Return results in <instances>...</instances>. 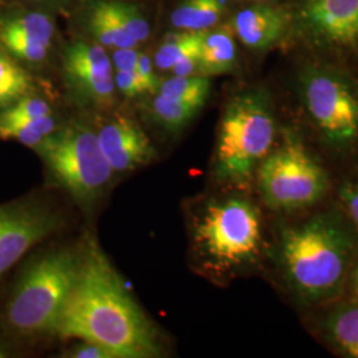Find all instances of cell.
I'll list each match as a JSON object with an SVG mask.
<instances>
[{"label":"cell","mask_w":358,"mask_h":358,"mask_svg":"<svg viewBox=\"0 0 358 358\" xmlns=\"http://www.w3.org/2000/svg\"><path fill=\"white\" fill-rule=\"evenodd\" d=\"M55 334L99 344L113 358H153L161 353L153 324L90 234L80 247L76 282Z\"/></svg>","instance_id":"cell-1"},{"label":"cell","mask_w":358,"mask_h":358,"mask_svg":"<svg viewBox=\"0 0 358 358\" xmlns=\"http://www.w3.org/2000/svg\"><path fill=\"white\" fill-rule=\"evenodd\" d=\"M356 252L355 231L337 211H328L282 227L278 263L289 291L301 303L315 306L344 291Z\"/></svg>","instance_id":"cell-2"},{"label":"cell","mask_w":358,"mask_h":358,"mask_svg":"<svg viewBox=\"0 0 358 358\" xmlns=\"http://www.w3.org/2000/svg\"><path fill=\"white\" fill-rule=\"evenodd\" d=\"M192 241L203 268L219 276L232 275L260 259L264 247L262 215L244 196L211 199L192 220Z\"/></svg>","instance_id":"cell-3"},{"label":"cell","mask_w":358,"mask_h":358,"mask_svg":"<svg viewBox=\"0 0 358 358\" xmlns=\"http://www.w3.org/2000/svg\"><path fill=\"white\" fill-rule=\"evenodd\" d=\"M276 131V118L266 90H245L231 97L217 131L214 155L217 182L236 189L247 187L275 146Z\"/></svg>","instance_id":"cell-4"},{"label":"cell","mask_w":358,"mask_h":358,"mask_svg":"<svg viewBox=\"0 0 358 358\" xmlns=\"http://www.w3.org/2000/svg\"><path fill=\"white\" fill-rule=\"evenodd\" d=\"M78 248H57L35 259L19 278L7 306V321L23 336L55 334L73 291Z\"/></svg>","instance_id":"cell-5"},{"label":"cell","mask_w":358,"mask_h":358,"mask_svg":"<svg viewBox=\"0 0 358 358\" xmlns=\"http://www.w3.org/2000/svg\"><path fill=\"white\" fill-rule=\"evenodd\" d=\"M36 150L52 177L84 208L100 199L115 173L101 150L97 131L81 122L56 129Z\"/></svg>","instance_id":"cell-6"},{"label":"cell","mask_w":358,"mask_h":358,"mask_svg":"<svg viewBox=\"0 0 358 358\" xmlns=\"http://www.w3.org/2000/svg\"><path fill=\"white\" fill-rule=\"evenodd\" d=\"M262 199L276 211H299L319 203L329 190L328 173L294 130L269 152L256 170Z\"/></svg>","instance_id":"cell-7"},{"label":"cell","mask_w":358,"mask_h":358,"mask_svg":"<svg viewBox=\"0 0 358 358\" xmlns=\"http://www.w3.org/2000/svg\"><path fill=\"white\" fill-rule=\"evenodd\" d=\"M299 93L313 127L338 153L358 143V85L329 66H308L299 77Z\"/></svg>","instance_id":"cell-8"},{"label":"cell","mask_w":358,"mask_h":358,"mask_svg":"<svg viewBox=\"0 0 358 358\" xmlns=\"http://www.w3.org/2000/svg\"><path fill=\"white\" fill-rule=\"evenodd\" d=\"M62 226L59 210L41 199L0 206V278Z\"/></svg>","instance_id":"cell-9"},{"label":"cell","mask_w":358,"mask_h":358,"mask_svg":"<svg viewBox=\"0 0 358 358\" xmlns=\"http://www.w3.org/2000/svg\"><path fill=\"white\" fill-rule=\"evenodd\" d=\"M63 71L68 88L81 101L97 106L115 100V69L112 59L100 44L75 41L65 48Z\"/></svg>","instance_id":"cell-10"},{"label":"cell","mask_w":358,"mask_h":358,"mask_svg":"<svg viewBox=\"0 0 358 358\" xmlns=\"http://www.w3.org/2000/svg\"><path fill=\"white\" fill-rule=\"evenodd\" d=\"M105 158L115 173H127L149 164L154 148L149 137L137 122L127 117H118L105 124L97 131Z\"/></svg>","instance_id":"cell-11"},{"label":"cell","mask_w":358,"mask_h":358,"mask_svg":"<svg viewBox=\"0 0 358 358\" xmlns=\"http://www.w3.org/2000/svg\"><path fill=\"white\" fill-rule=\"evenodd\" d=\"M53 35L55 24L43 13H23L0 20V44L15 57L29 63L47 57Z\"/></svg>","instance_id":"cell-12"},{"label":"cell","mask_w":358,"mask_h":358,"mask_svg":"<svg viewBox=\"0 0 358 358\" xmlns=\"http://www.w3.org/2000/svg\"><path fill=\"white\" fill-rule=\"evenodd\" d=\"M303 17L328 43L348 45L358 40V0H306Z\"/></svg>","instance_id":"cell-13"},{"label":"cell","mask_w":358,"mask_h":358,"mask_svg":"<svg viewBox=\"0 0 358 358\" xmlns=\"http://www.w3.org/2000/svg\"><path fill=\"white\" fill-rule=\"evenodd\" d=\"M289 23L284 10L271 3H252L235 13L230 26L250 50L266 51L282 40Z\"/></svg>","instance_id":"cell-14"},{"label":"cell","mask_w":358,"mask_h":358,"mask_svg":"<svg viewBox=\"0 0 358 358\" xmlns=\"http://www.w3.org/2000/svg\"><path fill=\"white\" fill-rule=\"evenodd\" d=\"M236 66L235 34L230 24L215 26L206 31L201 45L199 75L211 77L226 75Z\"/></svg>","instance_id":"cell-15"},{"label":"cell","mask_w":358,"mask_h":358,"mask_svg":"<svg viewBox=\"0 0 358 358\" xmlns=\"http://www.w3.org/2000/svg\"><path fill=\"white\" fill-rule=\"evenodd\" d=\"M90 34L103 48H137L138 43L118 17L113 0H94L88 15Z\"/></svg>","instance_id":"cell-16"},{"label":"cell","mask_w":358,"mask_h":358,"mask_svg":"<svg viewBox=\"0 0 358 358\" xmlns=\"http://www.w3.org/2000/svg\"><path fill=\"white\" fill-rule=\"evenodd\" d=\"M328 343L346 357L358 358V303L340 304L322 319Z\"/></svg>","instance_id":"cell-17"},{"label":"cell","mask_w":358,"mask_h":358,"mask_svg":"<svg viewBox=\"0 0 358 358\" xmlns=\"http://www.w3.org/2000/svg\"><path fill=\"white\" fill-rule=\"evenodd\" d=\"M224 11V0H182L171 13L170 24L178 31H208L217 26Z\"/></svg>","instance_id":"cell-18"},{"label":"cell","mask_w":358,"mask_h":358,"mask_svg":"<svg viewBox=\"0 0 358 358\" xmlns=\"http://www.w3.org/2000/svg\"><path fill=\"white\" fill-rule=\"evenodd\" d=\"M206 31H178L167 34L154 55V66L159 71H171L185 57L199 53Z\"/></svg>","instance_id":"cell-19"},{"label":"cell","mask_w":358,"mask_h":358,"mask_svg":"<svg viewBox=\"0 0 358 358\" xmlns=\"http://www.w3.org/2000/svg\"><path fill=\"white\" fill-rule=\"evenodd\" d=\"M202 108L203 105L199 103L174 100L161 94H157L150 103L154 120L170 131H178L185 128Z\"/></svg>","instance_id":"cell-20"},{"label":"cell","mask_w":358,"mask_h":358,"mask_svg":"<svg viewBox=\"0 0 358 358\" xmlns=\"http://www.w3.org/2000/svg\"><path fill=\"white\" fill-rule=\"evenodd\" d=\"M211 83L205 76H173L161 81L157 94L186 103L205 105L210 94Z\"/></svg>","instance_id":"cell-21"},{"label":"cell","mask_w":358,"mask_h":358,"mask_svg":"<svg viewBox=\"0 0 358 358\" xmlns=\"http://www.w3.org/2000/svg\"><path fill=\"white\" fill-rule=\"evenodd\" d=\"M31 88L32 81L26 71L0 52V108L11 106Z\"/></svg>","instance_id":"cell-22"},{"label":"cell","mask_w":358,"mask_h":358,"mask_svg":"<svg viewBox=\"0 0 358 358\" xmlns=\"http://www.w3.org/2000/svg\"><path fill=\"white\" fill-rule=\"evenodd\" d=\"M53 115L35 121H0V138L16 140L29 148H38L43 140L56 130Z\"/></svg>","instance_id":"cell-23"},{"label":"cell","mask_w":358,"mask_h":358,"mask_svg":"<svg viewBox=\"0 0 358 358\" xmlns=\"http://www.w3.org/2000/svg\"><path fill=\"white\" fill-rule=\"evenodd\" d=\"M113 4L120 20L134 40L138 44L148 40L150 36V26L141 10L136 4L124 0H113Z\"/></svg>","instance_id":"cell-24"},{"label":"cell","mask_w":358,"mask_h":358,"mask_svg":"<svg viewBox=\"0 0 358 358\" xmlns=\"http://www.w3.org/2000/svg\"><path fill=\"white\" fill-rule=\"evenodd\" d=\"M52 115L50 103L41 99L22 97L0 115V121H35Z\"/></svg>","instance_id":"cell-25"},{"label":"cell","mask_w":358,"mask_h":358,"mask_svg":"<svg viewBox=\"0 0 358 358\" xmlns=\"http://www.w3.org/2000/svg\"><path fill=\"white\" fill-rule=\"evenodd\" d=\"M136 75L137 78L141 84L143 93H155L158 88H159V78L155 76L154 72V64L152 59L146 55V53H141L138 56V62H137V66H136Z\"/></svg>","instance_id":"cell-26"},{"label":"cell","mask_w":358,"mask_h":358,"mask_svg":"<svg viewBox=\"0 0 358 358\" xmlns=\"http://www.w3.org/2000/svg\"><path fill=\"white\" fill-rule=\"evenodd\" d=\"M115 90H120L124 96H127L129 99L137 97L138 94L143 93L136 72L115 71Z\"/></svg>","instance_id":"cell-27"},{"label":"cell","mask_w":358,"mask_h":358,"mask_svg":"<svg viewBox=\"0 0 358 358\" xmlns=\"http://www.w3.org/2000/svg\"><path fill=\"white\" fill-rule=\"evenodd\" d=\"M140 52L137 48H117L112 55V64L115 71L136 72Z\"/></svg>","instance_id":"cell-28"},{"label":"cell","mask_w":358,"mask_h":358,"mask_svg":"<svg viewBox=\"0 0 358 358\" xmlns=\"http://www.w3.org/2000/svg\"><path fill=\"white\" fill-rule=\"evenodd\" d=\"M66 356L71 358H113L112 353L105 348L88 341H81V344L71 349Z\"/></svg>","instance_id":"cell-29"},{"label":"cell","mask_w":358,"mask_h":358,"mask_svg":"<svg viewBox=\"0 0 358 358\" xmlns=\"http://www.w3.org/2000/svg\"><path fill=\"white\" fill-rule=\"evenodd\" d=\"M341 202L350 220L358 227V186L348 185L340 192Z\"/></svg>","instance_id":"cell-30"},{"label":"cell","mask_w":358,"mask_h":358,"mask_svg":"<svg viewBox=\"0 0 358 358\" xmlns=\"http://www.w3.org/2000/svg\"><path fill=\"white\" fill-rule=\"evenodd\" d=\"M348 282L350 284V289L353 294L358 299V260L355 262L353 264V268L350 271V275H349V279Z\"/></svg>","instance_id":"cell-31"},{"label":"cell","mask_w":358,"mask_h":358,"mask_svg":"<svg viewBox=\"0 0 358 358\" xmlns=\"http://www.w3.org/2000/svg\"><path fill=\"white\" fill-rule=\"evenodd\" d=\"M252 3H271L272 0H250Z\"/></svg>","instance_id":"cell-32"},{"label":"cell","mask_w":358,"mask_h":358,"mask_svg":"<svg viewBox=\"0 0 358 358\" xmlns=\"http://www.w3.org/2000/svg\"><path fill=\"white\" fill-rule=\"evenodd\" d=\"M4 356H6V355H4V353L0 350V357H4Z\"/></svg>","instance_id":"cell-33"},{"label":"cell","mask_w":358,"mask_h":358,"mask_svg":"<svg viewBox=\"0 0 358 358\" xmlns=\"http://www.w3.org/2000/svg\"><path fill=\"white\" fill-rule=\"evenodd\" d=\"M236 1H247V0H236Z\"/></svg>","instance_id":"cell-34"},{"label":"cell","mask_w":358,"mask_h":358,"mask_svg":"<svg viewBox=\"0 0 358 358\" xmlns=\"http://www.w3.org/2000/svg\"><path fill=\"white\" fill-rule=\"evenodd\" d=\"M34 1H44V0H34Z\"/></svg>","instance_id":"cell-35"}]
</instances>
